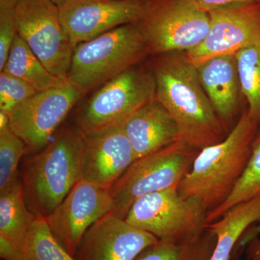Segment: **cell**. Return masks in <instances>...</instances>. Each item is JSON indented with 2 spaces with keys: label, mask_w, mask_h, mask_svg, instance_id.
I'll list each match as a JSON object with an SVG mask.
<instances>
[{
  "label": "cell",
  "mask_w": 260,
  "mask_h": 260,
  "mask_svg": "<svg viewBox=\"0 0 260 260\" xmlns=\"http://www.w3.org/2000/svg\"><path fill=\"white\" fill-rule=\"evenodd\" d=\"M155 56L149 64L155 78V100L177 123L181 140L198 150L222 141L225 138L222 120L186 53Z\"/></svg>",
  "instance_id": "obj_1"
},
{
  "label": "cell",
  "mask_w": 260,
  "mask_h": 260,
  "mask_svg": "<svg viewBox=\"0 0 260 260\" xmlns=\"http://www.w3.org/2000/svg\"><path fill=\"white\" fill-rule=\"evenodd\" d=\"M259 128L244 111L222 141L200 150L178 186L179 194L197 200L208 213L220 206L242 177Z\"/></svg>",
  "instance_id": "obj_2"
},
{
  "label": "cell",
  "mask_w": 260,
  "mask_h": 260,
  "mask_svg": "<svg viewBox=\"0 0 260 260\" xmlns=\"http://www.w3.org/2000/svg\"><path fill=\"white\" fill-rule=\"evenodd\" d=\"M85 150V137L75 124L68 125L27 159L20 179L25 203L36 216L50 215L81 179Z\"/></svg>",
  "instance_id": "obj_3"
},
{
  "label": "cell",
  "mask_w": 260,
  "mask_h": 260,
  "mask_svg": "<svg viewBox=\"0 0 260 260\" xmlns=\"http://www.w3.org/2000/svg\"><path fill=\"white\" fill-rule=\"evenodd\" d=\"M148 54L140 23L121 25L75 47L67 80L85 95Z\"/></svg>",
  "instance_id": "obj_4"
},
{
  "label": "cell",
  "mask_w": 260,
  "mask_h": 260,
  "mask_svg": "<svg viewBox=\"0 0 260 260\" xmlns=\"http://www.w3.org/2000/svg\"><path fill=\"white\" fill-rule=\"evenodd\" d=\"M155 99L153 72L137 64L95 90L77 112L75 125L85 137L120 127Z\"/></svg>",
  "instance_id": "obj_5"
},
{
  "label": "cell",
  "mask_w": 260,
  "mask_h": 260,
  "mask_svg": "<svg viewBox=\"0 0 260 260\" xmlns=\"http://www.w3.org/2000/svg\"><path fill=\"white\" fill-rule=\"evenodd\" d=\"M199 152L181 140L135 160L110 189V213L124 219L141 197L179 186Z\"/></svg>",
  "instance_id": "obj_6"
},
{
  "label": "cell",
  "mask_w": 260,
  "mask_h": 260,
  "mask_svg": "<svg viewBox=\"0 0 260 260\" xmlns=\"http://www.w3.org/2000/svg\"><path fill=\"white\" fill-rule=\"evenodd\" d=\"M177 187L141 197L124 220L159 240L181 242L198 237L206 230L208 212L197 200L181 196Z\"/></svg>",
  "instance_id": "obj_7"
},
{
  "label": "cell",
  "mask_w": 260,
  "mask_h": 260,
  "mask_svg": "<svg viewBox=\"0 0 260 260\" xmlns=\"http://www.w3.org/2000/svg\"><path fill=\"white\" fill-rule=\"evenodd\" d=\"M140 24L149 54L158 56L198 47L209 32L210 18L194 0H160Z\"/></svg>",
  "instance_id": "obj_8"
},
{
  "label": "cell",
  "mask_w": 260,
  "mask_h": 260,
  "mask_svg": "<svg viewBox=\"0 0 260 260\" xmlns=\"http://www.w3.org/2000/svg\"><path fill=\"white\" fill-rule=\"evenodd\" d=\"M18 34L50 73L67 80L74 48L51 0H21L14 10Z\"/></svg>",
  "instance_id": "obj_9"
},
{
  "label": "cell",
  "mask_w": 260,
  "mask_h": 260,
  "mask_svg": "<svg viewBox=\"0 0 260 260\" xmlns=\"http://www.w3.org/2000/svg\"><path fill=\"white\" fill-rule=\"evenodd\" d=\"M83 96L67 80L54 88L37 92L10 114V129L25 143L28 153H37L50 143Z\"/></svg>",
  "instance_id": "obj_10"
},
{
  "label": "cell",
  "mask_w": 260,
  "mask_h": 260,
  "mask_svg": "<svg viewBox=\"0 0 260 260\" xmlns=\"http://www.w3.org/2000/svg\"><path fill=\"white\" fill-rule=\"evenodd\" d=\"M160 0H68L59 8L73 48L104 32L144 20Z\"/></svg>",
  "instance_id": "obj_11"
},
{
  "label": "cell",
  "mask_w": 260,
  "mask_h": 260,
  "mask_svg": "<svg viewBox=\"0 0 260 260\" xmlns=\"http://www.w3.org/2000/svg\"><path fill=\"white\" fill-rule=\"evenodd\" d=\"M112 208L110 189L81 178L60 204L44 218L56 240L75 256L85 232Z\"/></svg>",
  "instance_id": "obj_12"
},
{
  "label": "cell",
  "mask_w": 260,
  "mask_h": 260,
  "mask_svg": "<svg viewBox=\"0 0 260 260\" xmlns=\"http://www.w3.org/2000/svg\"><path fill=\"white\" fill-rule=\"evenodd\" d=\"M208 36L198 47L186 51L198 66L215 56L236 54L260 43V3L227 7L208 12Z\"/></svg>",
  "instance_id": "obj_13"
},
{
  "label": "cell",
  "mask_w": 260,
  "mask_h": 260,
  "mask_svg": "<svg viewBox=\"0 0 260 260\" xmlns=\"http://www.w3.org/2000/svg\"><path fill=\"white\" fill-rule=\"evenodd\" d=\"M158 241L150 233L109 213L85 232L75 257L77 260H135Z\"/></svg>",
  "instance_id": "obj_14"
},
{
  "label": "cell",
  "mask_w": 260,
  "mask_h": 260,
  "mask_svg": "<svg viewBox=\"0 0 260 260\" xmlns=\"http://www.w3.org/2000/svg\"><path fill=\"white\" fill-rule=\"evenodd\" d=\"M135 160L123 126L85 137L82 179L110 189Z\"/></svg>",
  "instance_id": "obj_15"
},
{
  "label": "cell",
  "mask_w": 260,
  "mask_h": 260,
  "mask_svg": "<svg viewBox=\"0 0 260 260\" xmlns=\"http://www.w3.org/2000/svg\"><path fill=\"white\" fill-rule=\"evenodd\" d=\"M123 128L137 159L181 140L177 123L155 99L132 116Z\"/></svg>",
  "instance_id": "obj_16"
},
{
  "label": "cell",
  "mask_w": 260,
  "mask_h": 260,
  "mask_svg": "<svg viewBox=\"0 0 260 260\" xmlns=\"http://www.w3.org/2000/svg\"><path fill=\"white\" fill-rule=\"evenodd\" d=\"M200 81L222 121L237 110L242 92L236 54L215 56L198 65Z\"/></svg>",
  "instance_id": "obj_17"
},
{
  "label": "cell",
  "mask_w": 260,
  "mask_h": 260,
  "mask_svg": "<svg viewBox=\"0 0 260 260\" xmlns=\"http://www.w3.org/2000/svg\"><path fill=\"white\" fill-rule=\"evenodd\" d=\"M260 222V197L237 205L221 218L207 224L206 229L216 237L209 260H232L243 234Z\"/></svg>",
  "instance_id": "obj_18"
},
{
  "label": "cell",
  "mask_w": 260,
  "mask_h": 260,
  "mask_svg": "<svg viewBox=\"0 0 260 260\" xmlns=\"http://www.w3.org/2000/svg\"><path fill=\"white\" fill-rule=\"evenodd\" d=\"M37 217L29 210L21 179L0 192V236L24 250L32 223Z\"/></svg>",
  "instance_id": "obj_19"
},
{
  "label": "cell",
  "mask_w": 260,
  "mask_h": 260,
  "mask_svg": "<svg viewBox=\"0 0 260 260\" xmlns=\"http://www.w3.org/2000/svg\"><path fill=\"white\" fill-rule=\"evenodd\" d=\"M1 72L23 80L37 92L54 88L66 80L50 73L18 34Z\"/></svg>",
  "instance_id": "obj_20"
},
{
  "label": "cell",
  "mask_w": 260,
  "mask_h": 260,
  "mask_svg": "<svg viewBox=\"0 0 260 260\" xmlns=\"http://www.w3.org/2000/svg\"><path fill=\"white\" fill-rule=\"evenodd\" d=\"M215 243V234L206 229L198 237L181 242L159 240L135 260H209Z\"/></svg>",
  "instance_id": "obj_21"
},
{
  "label": "cell",
  "mask_w": 260,
  "mask_h": 260,
  "mask_svg": "<svg viewBox=\"0 0 260 260\" xmlns=\"http://www.w3.org/2000/svg\"><path fill=\"white\" fill-rule=\"evenodd\" d=\"M260 197V126L253 142L247 165L229 198L220 206L207 213V224L212 223L244 202Z\"/></svg>",
  "instance_id": "obj_22"
},
{
  "label": "cell",
  "mask_w": 260,
  "mask_h": 260,
  "mask_svg": "<svg viewBox=\"0 0 260 260\" xmlns=\"http://www.w3.org/2000/svg\"><path fill=\"white\" fill-rule=\"evenodd\" d=\"M236 57L247 112L260 126V43L239 51Z\"/></svg>",
  "instance_id": "obj_23"
},
{
  "label": "cell",
  "mask_w": 260,
  "mask_h": 260,
  "mask_svg": "<svg viewBox=\"0 0 260 260\" xmlns=\"http://www.w3.org/2000/svg\"><path fill=\"white\" fill-rule=\"evenodd\" d=\"M24 251L28 260H77L56 240L42 217L32 223Z\"/></svg>",
  "instance_id": "obj_24"
},
{
  "label": "cell",
  "mask_w": 260,
  "mask_h": 260,
  "mask_svg": "<svg viewBox=\"0 0 260 260\" xmlns=\"http://www.w3.org/2000/svg\"><path fill=\"white\" fill-rule=\"evenodd\" d=\"M27 153L25 143L10 127L0 132V192L20 180L19 164Z\"/></svg>",
  "instance_id": "obj_25"
},
{
  "label": "cell",
  "mask_w": 260,
  "mask_h": 260,
  "mask_svg": "<svg viewBox=\"0 0 260 260\" xmlns=\"http://www.w3.org/2000/svg\"><path fill=\"white\" fill-rule=\"evenodd\" d=\"M37 90L30 85L5 72H0V112L8 116Z\"/></svg>",
  "instance_id": "obj_26"
},
{
  "label": "cell",
  "mask_w": 260,
  "mask_h": 260,
  "mask_svg": "<svg viewBox=\"0 0 260 260\" xmlns=\"http://www.w3.org/2000/svg\"><path fill=\"white\" fill-rule=\"evenodd\" d=\"M17 34L14 10L0 12V72L4 68Z\"/></svg>",
  "instance_id": "obj_27"
},
{
  "label": "cell",
  "mask_w": 260,
  "mask_h": 260,
  "mask_svg": "<svg viewBox=\"0 0 260 260\" xmlns=\"http://www.w3.org/2000/svg\"><path fill=\"white\" fill-rule=\"evenodd\" d=\"M194 1L199 8L206 12L227 8V7L260 3V0H194Z\"/></svg>",
  "instance_id": "obj_28"
},
{
  "label": "cell",
  "mask_w": 260,
  "mask_h": 260,
  "mask_svg": "<svg viewBox=\"0 0 260 260\" xmlns=\"http://www.w3.org/2000/svg\"><path fill=\"white\" fill-rule=\"evenodd\" d=\"M0 256L2 260H28L23 249L0 236Z\"/></svg>",
  "instance_id": "obj_29"
},
{
  "label": "cell",
  "mask_w": 260,
  "mask_h": 260,
  "mask_svg": "<svg viewBox=\"0 0 260 260\" xmlns=\"http://www.w3.org/2000/svg\"><path fill=\"white\" fill-rule=\"evenodd\" d=\"M246 249V260H260V236L250 241Z\"/></svg>",
  "instance_id": "obj_30"
},
{
  "label": "cell",
  "mask_w": 260,
  "mask_h": 260,
  "mask_svg": "<svg viewBox=\"0 0 260 260\" xmlns=\"http://www.w3.org/2000/svg\"><path fill=\"white\" fill-rule=\"evenodd\" d=\"M259 236H260V222L251 225L243 234L237 246L239 248H244L248 243Z\"/></svg>",
  "instance_id": "obj_31"
},
{
  "label": "cell",
  "mask_w": 260,
  "mask_h": 260,
  "mask_svg": "<svg viewBox=\"0 0 260 260\" xmlns=\"http://www.w3.org/2000/svg\"><path fill=\"white\" fill-rule=\"evenodd\" d=\"M21 0H0V12L14 10Z\"/></svg>",
  "instance_id": "obj_32"
},
{
  "label": "cell",
  "mask_w": 260,
  "mask_h": 260,
  "mask_svg": "<svg viewBox=\"0 0 260 260\" xmlns=\"http://www.w3.org/2000/svg\"><path fill=\"white\" fill-rule=\"evenodd\" d=\"M10 127L9 116L0 112V132Z\"/></svg>",
  "instance_id": "obj_33"
},
{
  "label": "cell",
  "mask_w": 260,
  "mask_h": 260,
  "mask_svg": "<svg viewBox=\"0 0 260 260\" xmlns=\"http://www.w3.org/2000/svg\"><path fill=\"white\" fill-rule=\"evenodd\" d=\"M51 1H52L54 4L57 5L58 7H60L61 5L64 4V3H66L68 0H51Z\"/></svg>",
  "instance_id": "obj_34"
}]
</instances>
